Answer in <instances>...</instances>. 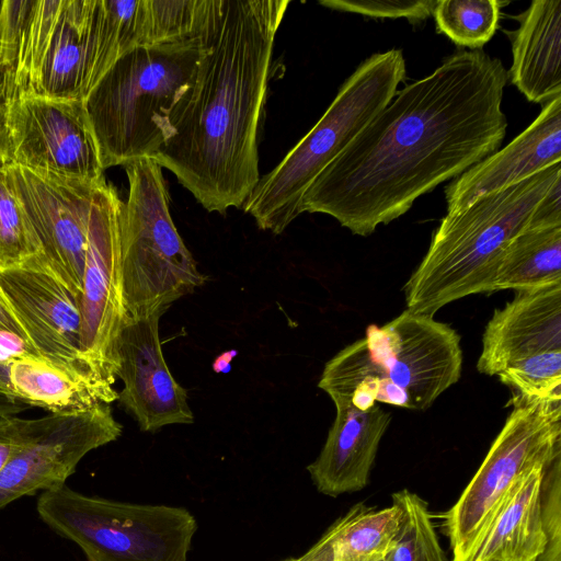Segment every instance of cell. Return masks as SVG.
<instances>
[{
  "instance_id": "d6986e66",
  "label": "cell",
  "mask_w": 561,
  "mask_h": 561,
  "mask_svg": "<svg viewBox=\"0 0 561 561\" xmlns=\"http://www.w3.org/2000/svg\"><path fill=\"white\" fill-rule=\"evenodd\" d=\"M5 364L11 394L50 413L85 412L118 398L115 378L90 359L60 362L19 350Z\"/></svg>"
},
{
  "instance_id": "603a6c76",
  "label": "cell",
  "mask_w": 561,
  "mask_h": 561,
  "mask_svg": "<svg viewBox=\"0 0 561 561\" xmlns=\"http://www.w3.org/2000/svg\"><path fill=\"white\" fill-rule=\"evenodd\" d=\"M543 468L535 469L518 484L490 524L470 561L538 559L545 547L539 505Z\"/></svg>"
},
{
  "instance_id": "cb8c5ba5",
  "label": "cell",
  "mask_w": 561,
  "mask_h": 561,
  "mask_svg": "<svg viewBox=\"0 0 561 561\" xmlns=\"http://www.w3.org/2000/svg\"><path fill=\"white\" fill-rule=\"evenodd\" d=\"M561 282V226L528 227L505 248L488 294Z\"/></svg>"
},
{
  "instance_id": "3957f363",
  "label": "cell",
  "mask_w": 561,
  "mask_h": 561,
  "mask_svg": "<svg viewBox=\"0 0 561 561\" xmlns=\"http://www.w3.org/2000/svg\"><path fill=\"white\" fill-rule=\"evenodd\" d=\"M140 0H7L0 65L10 99L84 101L108 69L140 46Z\"/></svg>"
},
{
  "instance_id": "5b68a950",
  "label": "cell",
  "mask_w": 561,
  "mask_h": 561,
  "mask_svg": "<svg viewBox=\"0 0 561 561\" xmlns=\"http://www.w3.org/2000/svg\"><path fill=\"white\" fill-rule=\"evenodd\" d=\"M559 178L560 163L446 214L404 285L407 310L433 317L455 300L488 294L505 248L529 227L539 202Z\"/></svg>"
},
{
  "instance_id": "e575fe53",
  "label": "cell",
  "mask_w": 561,
  "mask_h": 561,
  "mask_svg": "<svg viewBox=\"0 0 561 561\" xmlns=\"http://www.w3.org/2000/svg\"><path fill=\"white\" fill-rule=\"evenodd\" d=\"M0 389L11 394L9 381H8L5 356L1 353H0Z\"/></svg>"
},
{
  "instance_id": "1f68e13d",
  "label": "cell",
  "mask_w": 561,
  "mask_h": 561,
  "mask_svg": "<svg viewBox=\"0 0 561 561\" xmlns=\"http://www.w3.org/2000/svg\"><path fill=\"white\" fill-rule=\"evenodd\" d=\"M10 100L7 67L0 65V160H11L7 124Z\"/></svg>"
},
{
  "instance_id": "83f0119b",
  "label": "cell",
  "mask_w": 561,
  "mask_h": 561,
  "mask_svg": "<svg viewBox=\"0 0 561 561\" xmlns=\"http://www.w3.org/2000/svg\"><path fill=\"white\" fill-rule=\"evenodd\" d=\"M500 381L527 399H561V351L517 360L499 375Z\"/></svg>"
},
{
  "instance_id": "f1b7e54d",
  "label": "cell",
  "mask_w": 561,
  "mask_h": 561,
  "mask_svg": "<svg viewBox=\"0 0 561 561\" xmlns=\"http://www.w3.org/2000/svg\"><path fill=\"white\" fill-rule=\"evenodd\" d=\"M539 505L545 547L536 561H561V454L542 470Z\"/></svg>"
},
{
  "instance_id": "ac0fdd59",
  "label": "cell",
  "mask_w": 561,
  "mask_h": 561,
  "mask_svg": "<svg viewBox=\"0 0 561 561\" xmlns=\"http://www.w3.org/2000/svg\"><path fill=\"white\" fill-rule=\"evenodd\" d=\"M561 351V282L516 290L494 311L482 335L480 374L497 376L523 358Z\"/></svg>"
},
{
  "instance_id": "4316f807",
  "label": "cell",
  "mask_w": 561,
  "mask_h": 561,
  "mask_svg": "<svg viewBox=\"0 0 561 561\" xmlns=\"http://www.w3.org/2000/svg\"><path fill=\"white\" fill-rule=\"evenodd\" d=\"M503 2L497 0H437L436 31L453 43L481 49L495 34Z\"/></svg>"
},
{
  "instance_id": "30bf717a",
  "label": "cell",
  "mask_w": 561,
  "mask_h": 561,
  "mask_svg": "<svg viewBox=\"0 0 561 561\" xmlns=\"http://www.w3.org/2000/svg\"><path fill=\"white\" fill-rule=\"evenodd\" d=\"M513 410L481 466L444 514L451 561H470L518 484L561 454V399L512 398Z\"/></svg>"
},
{
  "instance_id": "d4e9b609",
  "label": "cell",
  "mask_w": 561,
  "mask_h": 561,
  "mask_svg": "<svg viewBox=\"0 0 561 561\" xmlns=\"http://www.w3.org/2000/svg\"><path fill=\"white\" fill-rule=\"evenodd\" d=\"M43 253L15 184L11 160H0V271L21 265Z\"/></svg>"
},
{
  "instance_id": "7c38bea8",
  "label": "cell",
  "mask_w": 561,
  "mask_h": 561,
  "mask_svg": "<svg viewBox=\"0 0 561 561\" xmlns=\"http://www.w3.org/2000/svg\"><path fill=\"white\" fill-rule=\"evenodd\" d=\"M7 124L13 163L66 179L104 176L83 101L20 95L10 100Z\"/></svg>"
},
{
  "instance_id": "8d00e7d4",
  "label": "cell",
  "mask_w": 561,
  "mask_h": 561,
  "mask_svg": "<svg viewBox=\"0 0 561 561\" xmlns=\"http://www.w3.org/2000/svg\"><path fill=\"white\" fill-rule=\"evenodd\" d=\"M1 3V2H0Z\"/></svg>"
},
{
  "instance_id": "9a60e30c",
  "label": "cell",
  "mask_w": 561,
  "mask_h": 561,
  "mask_svg": "<svg viewBox=\"0 0 561 561\" xmlns=\"http://www.w3.org/2000/svg\"><path fill=\"white\" fill-rule=\"evenodd\" d=\"M162 314L129 319L115 348V376L124 382L117 400L144 432L194 421L187 392L174 379L163 357L159 337Z\"/></svg>"
},
{
  "instance_id": "ba28073f",
  "label": "cell",
  "mask_w": 561,
  "mask_h": 561,
  "mask_svg": "<svg viewBox=\"0 0 561 561\" xmlns=\"http://www.w3.org/2000/svg\"><path fill=\"white\" fill-rule=\"evenodd\" d=\"M124 168L129 191L119 218V262L129 320L164 313L206 277L174 226L162 168L151 158Z\"/></svg>"
},
{
  "instance_id": "8fae6325",
  "label": "cell",
  "mask_w": 561,
  "mask_h": 561,
  "mask_svg": "<svg viewBox=\"0 0 561 561\" xmlns=\"http://www.w3.org/2000/svg\"><path fill=\"white\" fill-rule=\"evenodd\" d=\"M16 187L42 245V257L76 295L96 215L112 185L39 174L11 161Z\"/></svg>"
},
{
  "instance_id": "7402d4cb",
  "label": "cell",
  "mask_w": 561,
  "mask_h": 561,
  "mask_svg": "<svg viewBox=\"0 0 561 561\" xmlns=\"http://www.w3.org/2000/svg\"><path fill=\"white\" fill-rule=\"evenodd\" d=\"M400 511L353 505L304 554L293 561H382L394 546Z\"/></svg>"
},
{
  "instance_id": "2e32d148",
  "label": "cell",
  "mask_w": 561,
  "mask_h": 561,
  "mask_svg": "<svg viewBox=\"0 0 561 561\" xmlns=\"http://www.w3.org/2000/svg\"><path fill=\"white\" fill-rule=\"evenodd\" d=\"M0 291L39 356L60 362L90 359L81 341L80 296L51 272L42 255L0 271Z\"/></svg>"
},
{
  "instance_id": "44dd1931",
  "label": "cell",
  "mask_w": 561,
  "mask_h": 561,
  "mask_svg": "<svg viewBox=\"0 0 561 561\" xmlns=\"http://www.w3.org/2000/svg\"><path fill=\"white\" fill-rule=\"evenodd\" d=\"M506 32L513 61L507 76L529 101L543 105L561 95V0H534Z\"/></svg>"
},
{
  "instance_id": "f546056e",
  "label": "cell",
  "mask_w": 561,
  "mask_h": 561,
  "mask_svg": "<svg viewBox=\"0 0 561 561\" xmlns=\"http://www.w3.org/2000/svg\"><path fill=\"white\" fill-rule=\"evenodd\" d=\"M437 0H324L329 9L373 19H407L417 24L433 15Z\"/></svg>"
},
{
  "instance_id": "7a4b0ae2",
  "label": "cell",
  "mask_w": 561,
  "mask_h": 561,
  "mask_svg": "<svg viewBox=\"0 0 561 561\" xmlns=\"http://www.w3.org/2000/svg\"><path fill=\"white\" fill-rule=\"evenodd\" d=\"M289 0H202L203 54L151 159L208 211L241 207L256 186L271 58Z\"/></svg>"
},
{
  "instance_id": "52a82bcc",
  "label": "cell",
  "mask_w": 561,
  "mask_h": 561,
  "mask_svg": "<svg viewBox=\"0 0 561 561\" xmlns=\"http://www.w3.org/2000/svg\"><path fill=\"white\" fill-rule=\"evenodd\" d=\"M407 76L401 49L375 53L342 83L316 125L256 186L243 204L259 228L282 233L300 214L316 178L393 99Z\"/></svg>"
},
{
  "instance_id": "4fadbf2b",
  "label": "cell",
  "mask_w": 561,
  "mask_h": 561,
  "mask_svg": "<svg viewBox=\"0 0 561 561\" xmlns=\"http://www.w3.org/2000/svg\"><path fill=\"white\" fill-rule=\"evenodd\" d=\"M123 426L108 404L78 413H50L45 428L0 471V510L65 485L92 450L115 442Z\"/></svg>"
},
{
  "instance_id": "5bb4252c",
  "label": "cell",
  "mask_w": 561,
  "mask_h": 561,
  "mask_svg": "<svg viewBox=\"0 0 561 561\" xmlns=\"http://www.w3.org/2000/svg\"><path fill=\"white\" fill-rule=\"evenodd\" d=\"M122 206L123 201L112 186L93 225L80 295L83 352L115 379L116 343L128 321L119 262Z\"/></svg>"
},
{
  "instance_id": "836d02e7",
  "label": "cell",
  "mask_w": 561,
  "mask_h": 561,
  "mask_svg": "<svg viewBox=\"0 0 561 561\" xmlns=\"http://www.w3.org/2000/svg\"><path fill=\"white\" fill-rule=\"evenodd\" d=\"M25 409L26 405L23 402L0 389V416L16 415Z\"/></svg>"
},
{
  "instance_id": "ffe728a7",
  "label": "cell",
  "mask_w": 561,
  "mask_h": 561,
  "mask_svg": "<svg viewBox=\"0 0 561 561\" xmlns=\"http://www.w3.org/2000/svg\"><path fill=\"white\" fill-rule=\"evenodd\" d=\"M335 420L327 440L307 470L318 492L337 497L363 490L380 440L391 416L378 404L358 410L351 404L335 405Z\"/></svg>"
},
{
  "instance_id": "e0dca14e",
  "label": "cell",
  "mask_w": 561,
  "mask_h": 561,
  "mask_svg": "<svg viewBox=\"0 0 561 561\" xmlns=\"http://www.w3.org/2000/svg\"><path fill=\"white\" fill-rule=\"evenodd\" d=\"M561 162V95L541 105L537 118L506 147L472 165L445 187L447 214L478 197L515 185Z\"/></svg>"
},
{
  "instance_id": "277c9868",
  "label": "cell",
  "mask_w": 561,
  "mask_h": 561,
  "mask_svg": "<svg viewBox=\"0 0 561 561\" xmlns=\"http://www.w3.org/2000/svg\"><path fill=\"white\" fill-rule=\"evenodd\" d=\"M460 336L432 316L404 310L341 350L324 366L318 387L334 405L368 410L386 403L425 410L461 375Z\"/></svg>"
},
{
  "instance_id": "9c48e42d",
  "label": "cell",
  "mask_w": 561,
  "mask_h": 561,
  "mask_svg": "<svg viewBox=\"0 0 561 561\" xmlns=\"http://www.w3.org/2000/svg\"><path fill=\"white\" fill-rule=\"evenodd\" d=\"M36 512L87 561H187L198 529L185 507L87 495L66 484L42 492Z\"/></svg>"
},
{
  "instance_id": "74e56055",
  "label": "cell",
  "mask_w": 561,
  "mask_h": 561,
  "mask_svg": "<svg viewBox=\"0 0 561 561\" xmlns=\"http://www.w3.org/2000/svg\"><path fill=\"white\" fill-rule=\"evenodd\" d=\"M383 561V560H382Z\"/></svg>"
},
{
  "instance_id": "d590c367",
  "label": "cell",
  "mask_w": 561,
  "mask_h": 561,
  "mask_svg": "<svg viewBox=\"0 0 561 561\" xmlns=\"http://www.w3.org/2000/svg\"><path fill=\"white\" fill-rule=\"evenodd\" d=\"M282 561H293L291 558H287L285 560H282Z\"/></svg>"
},
{
  "instance_id": "d6a6232c",
  "label": "cell",
  "mask_w": 561,
  "mask_h": 561,
  "mask_svg": "<svg viewBox=\"0 0 561 561\" xmlns=\"http://www.w3.org/2000/svg\"><path fill=\"white\" fill-rule=\"evenodd\" d=\"M0 335L9 336L15 340L21 341L28 353L38 355L31 346L28 342V337L19 323L18 319L13 314L5 299L3 298L0 291Z\"/></svg>"
},
{
  "instance_id": "4dcf8cb0",
  "label": "cell",
  "mask_w": 561,
  "mask_h": 561,
  "mask_svg": "<svg viewBox=\"0 0 561 561\" xmlns=\"http://www.w3.org/2000/svg\"><path fill=\"white\" fill-rule=\"evenodd\" d=\"M49 415L39 419H22L15 415L0 416V471L45 428Z\"/></svg>"
},
{
  "instance_id": "484cf974",
  "label": "cell",
  "mask_w": 561,
  "mask_h": 561,
  "mask_svg": "<svg viewBox=\"0 0 561 561\" xmlns=\"http://www.w3.org/2000/svg\"><path fill=\"white\" fill-rule=\"evenodd\" d=\"M391 499L400 511V524L383 561H446L428 504L408 489L392 493Z\"/></svg>"
},
{
  "instance_id": "8992f818",
  "label": "cell",
  "mask_w": 561,
  "mask_h": 561,
  "mask_svg": "<svg viewBox=\"0 0 561 561\" xmlns=\"http://www.w3.org/2000/svg\"><path fill=\"white\" fill-rule=\"evenodd\" d=\"M203 54L197 35L123 55L83 101L103 169L152 158L174 136L170 114Z\"/></svg>"
},
{
  "instance_id": "6da1fadb",
  "label": "cell",
  "mask_w": 561,
  "mask_h": 561,
  "mask_svg": "<svg viewBox=\"0 0 561 561\" xmlns=\"http://www.w3.org/2000/svg\"><path fill=\"white\" fill-rule=\"evenodd\" d=\"M508 76L482 49L458 50L390 103L316 178L301 214L333 217L367 237L501 147Z\"/></svg>"
}]
</instances>
